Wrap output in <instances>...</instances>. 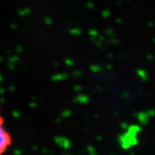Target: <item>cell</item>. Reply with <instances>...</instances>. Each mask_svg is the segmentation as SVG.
Wrapping results in <instances>:
<instances>
[{"instance_id":"obj_1","label":"cell","mask_w":155,"mask_h":155,"mask_svg":"<svg viewBox=\"0 0 155 155\" xmlns=\"http://www.w3.org/2000/svg\"><path fill=\"white\" fill-rule=\"evenodd\" d=\"M13 142L11 134L5 124V119L0 110V155H3L10 149Z\"/></svg>"}]
</instances>
